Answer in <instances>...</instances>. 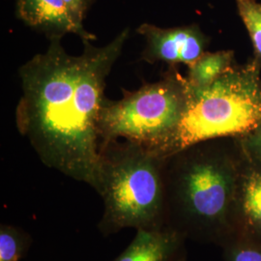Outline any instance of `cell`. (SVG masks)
Masks as SVG:
<instances>
[{
  "mask_svg": "<svg viewBox=\"0 0 261 261\" xmlns=\"http://www.w3.org/2000/svg\"><path fill=\"white\" fill-rule=\"evenodd\" d=\"M130 36L124 28L109 44L84 42L71 56L61 38L19 68L21 97L16 124L42 163L96 191L100 172V120L107 77Z\"/></svg>",
  "mask_w": 261,
  "mask_h": 261,
  "instance_id": "cell-1",
  "label": "cell"
},
{
  "mask_svg": "<svg viewBox=\"0 0 261 261\" xmlns=\"http://www.w3.org/2000/svg\"><path fill=\"white\" fill-rule=\"evenodd\" d=\"M241 165L239 138L206 140L166 158V227L223 245L235 231Z\"/></svg>",
  "mask_w": 261,
  "mask_h": 261,
  "instance_id": "cell-2",
  "label": "cell"
},
{
  "mask_svg": "<svg viewBox=\"0 0 261 261\" xmlns=\"http://www.w3.org/2000/svg\"><path fill=\"white\" fill-rule=\"evenodd\" d=\"M100 153L96 189L103 201L100 232L110 236L127 227H166V158L122 139L101 142Z\"/></svg>",
  "mask_w": 261,
  "mask_h": 261,
  "instance_id": "cell-3",
  "label": "cell"
},
{
  "mask_svg": "<svg viewBox=\"0 0 261 261\" xmlns=\"http://www.w3.org/2000/svg\"><path fill=\"white\" fill-rule=\"evenodd\" d=\"M260 71L251 60L236 64L210 85L196 87L188 82L185 112L162 157L206 140L242 138L253 130L261 122Z\"/></svg>",
  "mask_w": 261,
  "mask_h": 261,
  "instance_id": "cell-4",
  "label": "cell"
},
{
  "mask_svg": "<svg viewBox=\"0 0 261 261\" xmlns=\"http://www.w3.org/2000/svg\"><path fill=\"white\" fill-rule=\"evenodd\" d=\"M123 94L121 100H107L103 105L101 142L130 140L162 157L186 109V76L180 75L175 66H170L158 82L133 92L123 90Z\"/></svg>",
  "mask_w": 261,
  "mask_h": 261,
  "instance_id": "cell-5",
  "label": "cell"
},
{
  "mask_svg": "<svg viewBox=\"0 0 261 261\" xmlns=\"http://www.w3.org/2000/svg\"><path fill=\"white\" fill-rule=\"evenodd\" d=\"M137 32L145 38L141 60L147 63L164 62L169 66L182 63L190 67L206 53L208 38L197 24L162 28L142 23Z\"/></svg>",
  "mask_w": 261,
  "mask_h": 261,
  "instance_id": "cell-6",
  "label": "cell"
},
{
  "mask_svg": "<svg viewBox=\"0 0 261 261\" xmlns=\"http://www.w3.org/2000/svg\"><path fill=\"white\" fill-rule=\"evenodd\" d=\"M16 15L28 27L48 39L75 34L83 41L96 40L84 24L76 21L63 0H16Z\"/></svg>",
  "mask_w": 261,
  "mask_h": 261,
  "instance_id": "cell-7",
  "label": "cell"
},
{
  "mask_svg": "<svg viewBox=\"0 0 261 261\" xmlns=\"http://www.w3.org/2000/svg\"><path fill=\"white\" fill-rule=\"evenodd\" d=\"M241 143V141H240ZM234 208V233L261 241V166L243 148Z\"/></svg>",
  "mask_w": 261,
  "mask_h": 261,
  "instance_id": "cell-8",
  "label": "cell"
},
{
  "mask_svg": "<svg viewBox=\"0 0 261 261\" xmlns=\"http://www.w3.org/2000/svg\"><path fill=\"white\" fill-rule=\"evenodd\" d=\"M186 238L164 227L156 230H137L130 245L112 261H185Z\"/></svg>",
  "mask_w": 261,
  "mask_h": 261,
  "instance_id": "cell-9",
  "label": "cell"
},
{
  "mask_svg": "<svg viewBox=\"0 0 261 261\" xmlns=\"http://www.w3.org/2000/svg\"><path fill=\"white\" fill-rule=\"evenodd\" d=\"M235 65L233 50L206 51L193 65L189 67L187 80L193 86H207L213 84L216 80L231 70Z\"/></svg>",
  "mask_w": 261,
  "mask_h": 261,
  "instance_id": "cell-10",
  "label": "cell"
},
{
  "mask_svg": "<svg viewBox=\"0 0 261 261\" xmlns=\"http://www.w3.org/2000/svg\"><path fill=\"white\" fill-rule=\"evenodd\" d=\"M33 242L25 230L11 224L0 225V261L21 260Z\"/></svg>",
  "mask_w": 261,
  "mask_h": 261,
  "instance_id": "cell-11",
  "label": "cell"
},
{
  "mask_svg": "<svg viewBox=\"0 0 261 261\" xmlns=\"http://www.w3.org/2000/svg\"><path fill=\"white\" fill-rule=\"evenodd\" d=\"M238 14L249 32L253 47L252 61L261 69V3L256 0H235Z\"/></svg>",
  "mask_w": 261,
  "mask_h": 261,
  "instance_id": "cell-12",
  "label": "cell"
},
{
  "mask_svg": "<svg viewBox=\"0 0 261 261\" xmlns=\"http://www.w3.org/2000/svg\"><path fill=\"white\" fill-rule=\"evenodd\" d=\"M226 261H261V241L234 233L222 245Z\"/></svg>",
  "mask_w": 261,
  "mask_h": 261,
  "instance_id": "cell-13",
  "label": "cell"
},
{
  "mask_svg": "<svg viewBox=\"0 0 261 261\" xmlns=\"http://www.w3.org/2000/svg\"><path fill=\"white\" fill-rule=\"evenodd\" d=\"M239 140L245 151L261 166V122Z\"/></svg>",
  "mask_w": 261,
  "mask_h": 261,
  "instance_id": "cell-14",
  "label": "cell"
},
{
  "mask_svg": "<svg viewBox=\"0 0 261 261\" xmlns=\"http://www.w3.org/2000/svg\"><path fill=\"white\" fill-rule=\"evenodd\" d=\"M71 10L73 16L75 17L76 21L81 24H84L85 16L92 6L95 0H63Z\"/></svg>",
  "mask_w": 261,
  "mask_h": 261,
  "instance_id": "cell-15",
  "label": "cell"
}]
</instances>
